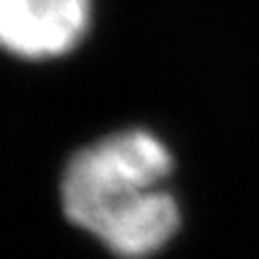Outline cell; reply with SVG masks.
Returning a JSON list of instances; mask_svg holds the SVG:
<instances>
[{
    "instance_id": "cell-1",
    "label": "cell",
    "mask_w": 259,
    "mask_h": 259,
    "mask_svg": "<svg viewBox=\"0 0 259 259\" xmlns=\"http://www.w3.org/2000/svg\"><path fill=\"white\" fill-rule=\"evenodd\" d=\"M173 158L149 130H118L77 149L60 178L67 221L122 259L156 254L180 226L163 183Z\"/></svg>"
},
{
    "instance_id": "cell-2",
    "label": "cell",
    "mask_w": 259,
    "mask_h": 259,
    "mask_svg": "<svg viewBox=\"0 0 259 259\" xmlns=\"http://www.w3.org/2000/svg\"><path fill=\"white\" fill-rule=\"evenodd\" d=\"M92 0H0V48L19 60H53L79 46Z\"/></svg>"
}]
</instances>
